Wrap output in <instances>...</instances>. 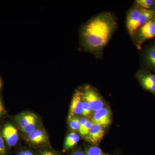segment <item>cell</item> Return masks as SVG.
Here are the masks:
<instances>
[{"label":"cell","mask_w":155,"mask_h":155,"mask_svg":"<svg viewBox=\"0 0 155 155\" xmlns=\"http://www.w3.org/2000/svg\"><path fill=\"white\" fill-rule=\"evenodd\" d=\"M117 27V19L111 12H103L93 17L81 28L84 48L97 58L101 57L103 50Z\"/></svg>","instance_id":"obj_1"},{"label":"cell","mask_w":155,"mask_h":155,"mask_svg":"<svg viewBox=\"0 0 155 155\" xmlns=\"http://www.w3.org/2000/svg\"><path fill=\"white\" fill-rule=\"evenodd\" d=\"M155 37V17L137 29L132 39L137 48L141 49L144 42Z\"/></svg>","instance_id":"obj_2"},{"label":"cell","mask_w":155,"mask_h":155,"mask_svg":"<svg viewBox=\"0 0 155 155\" xmlns=\"http://www.w3.org/2000/svg\"><path fill=\"white\" fill-rule=\"evenodd\" d=\"M84 101L89 104L93 112H96L105 107L103 98L95 89L90 85H86L82 91Z\"/></svg>","instance_id":"obj_3"},{"label":"cell","mask_w":155,"mask_h":155,"mask_svg":"<svg viewBox=\"0 0 155 155\" xmlns=\"http://www.w3.org/2000/svg\"><path fill=\"white\" fill-rule=\"evenodd\" d=\"M141 8L136 5L130 8L127 12L126 26L129 35L132 38L137 29V22Z\"/></svg>","instance_id":"obj_4"},{"label":"cell","mask_w":155,"mask_h":155,"mask_svg":"<svg viewBox=\"0 0 155 155\" xmlns=\"http://www.w3.org/2000/svg\"><path fill=\"white\" fill-rule=\"evenodd\" d=\"M91 121L94 124L99 125L104 128L109 126L112 122V113L110 108L104 107L94 112Z\"/></svg>","instance_id":"obj_5"},{"label":"cell","mask_w":155,"mask_h":155,"mask_svg":"<svg viewBox=\"0 0 155 155\" xmlns=\"http://www.w3.org/2000/svg\"><path fill=\"white\" fill-rule=\"evenodd\" d=\"M83 100L82 91L77 90L73 95L70 105L68 116V122L74 116L82 114Z\"/></svg>","instance_id":"obj_6"},{"label":"cell","mask_w":155,"mask_h":155,"mask_svg":"<svg viewBox=\"0 0 155 155\" xmlns=\"http://www.w3.org/2000/svg\"><path fill=\"white\" fill-rule=\"evenodd\" d=\"M137 77L143 87L147 90L155 93V75L141 70L137 74Z\"/></svg>","instance_id":"obj_7"},{"label":"cell","mask_w":155,"mask_h":155,"mask_svg":"<svg viewBox=\"0 0 155 155\" xmlns=\"http://www.w3.org/2000/svg\"><path fill=\"white\" fill-rule=\"evenodd\" d=\"M105 134L104 127L94 123L88 134L84 137L85 140L93 144H98L102 140Z\"/></svg>","instance_id":"obj_8"},{"label":"cell","mask_w":155,"mask_h":155,"mask_svg":"<svg viewBox=\"0 0 155 155\" xmlns=\"http://www.w3.org/2000/svg\"><path fill=\"white\" fill-rule=\"evenodd\" d=\"M2 134L9 146L13 147L17 144L18 140V131L13 125L10 124L6 125L3 129Z\"/></svg>","instance_id":"obj_9"},{"label":"cell","mask_w":155,"mask_h":155,"mask_svg":"<svg viewBox=\"0 0 155 155\" xmlns=\"http://www.w3.org/2000/svg\"><path fill=\"white\" fill-rule=\"evenodd\" d=\"M27 137L28 141L34 144H44L48 141L47 134L45 130L41 129H36L28 134Z\"/></svg>","instance_id":"obj_10"},{"label":"cell","mask_w":155,"mask_h":155,"mask_svg":"<svg viewBox=\"0 0 155 155\" xmlns=\"http://www.w3.org/2000/svg\"><path fill=\"white\" fill-rule=\"evenodd\" d=\"M155 17V11L152 9L141 8L140 14L137 22V29L144 25L146 23Z\"/></svg>","instance_id":"obj_11"},{"label":"cell","mask_w":155,"mask_h":155,"mask_svg":"<svg viewBox=\"0 0 155 155\" xmlns=\"http://www.w3.org/2000/svg\"><path fill=\"white\" fill-rule=\"evenodd\" d=\"M80 139V137L75 132H72L69 134L66 137L64 143L63 152H65L72 148L79 141Z\"/></svg>","instance_id":"obj_12"},{"label":"cell","mask_w":155,"mask_h":155,"mask_svg":"<svg viewBox=\"0 0 155 155\" xmlns=\"http://www.w3.org/2000/svg\"><path fill=\"white\" fill-rule=\"evenodd\" d=\"M144 61L148 67L155 69V45L150 48L145 53Z\"/></svg>","instance_id":"obj_13"},{"label":"cell","mask_w":155,"mask_h":155,"mask_svg":"<svg viewBox=\"0 0 155 155\" xmlns=\"http://www.w3.org/2000/svg\"><path fill=\"white\" fill-rule=\"evenodd\" d=\"M36 116L31 113H24L21 114L17 118L18 124L21 130L26 127L31 121L36 119Z\"/></svg>","instance_id":"obj_14"},{"label":"cell","mask_w":155,"mask_h":155,"mask_svg":"<svg viewBox=\"0 0 155 155\" xmlns=\"http://www.w3.org/2000/svg\"><path fill=\"white\" fill-rule=\"evenodd\" d=\"M80 126L79 132L82 136H86L88 134L92 126L94 124L92 121L89 120L86 118L82 117L80 119Z\"/></svg>","instance_id":"obj_15"},{"label":"cell","mask_w":155,"mask_h":155,"mask_svg":"<svg viewBox=\"0 0 155 155\" xmlns=\"http://www.w3.org/2000/svg\"><path fill=\"white\" fill-rule=\"evenodd\" d=\"M136 5L142 9H150L154 5L155 1L153 0H137Z\"/></svg>","instance_id":"obj_16"},{"label":"cell","mask_w":155,"mask_h":155,"mask_svg":"<svg viewBox=\"0 0 155 155\" xmlns=\"http://www.w3.org/2000/svg\"><path fill=\"white\" fill-rule=\"evenodd\" d=\"M86 155H109L105 153L97 146L89 147L86 151Z\"/></svg>","instance_id":"obj_17"},{"label":"cell","mask_w":155,"mask_h":155,"mask_svg":"<svg viewBox=\"0 0 155 155\" xmlns=\"http://www.w3.org/2000/svg\"><path fill=\"white\" fill-rule=\"evenodd\" d=\"M69 125L72 130H79L80 126V119L77 117L74 116L69 121Z\"/></svg>","instance_id":"obj_18"},{"label":"cell","mask_w":155,"mask_h":155,"mask_svg":"<svg viewBox=\"0 0 155 155\" xmlns=\"http://www.w3.org/2000/svg\"><path fill=\"white\" fill-rule=\"evenodd\" d=\"M36 125L37 118L31 121L26 127H24L22 130L25 133L29 134L36 129Z\"/></svg>","instance_id":"obj_19"},{"label":"cell","mask_w":155,"mask_h":155,"mask_svg":"<svg viewBox=\"0 0 155 155\" xmlns=\"http://www.w3.org/2000/svg\"><path fill=\"white\" fill-rule=\"evenodd\" d=\"M91 107L87 102L83 99V107H82V115L83 116H87L90 115L91 113Z\"/></svg>","instance_id":"obj_20"},{"label":"cell","mask_w":155,"mask_h":155,"mask_svg":"<svg viewBox=\"0 0 155 155\" xmlns=\"http://www.w3.org/2000/svg\"><path fill=\"white\" fill-rule=\"evenodd\" d=\"M6 150L5 143L2 137L0 132V155H4L5 154Z\"/></svg>","instance_id":"obj_21"},{"label":"cell","mask_w":155,"mask_h":155,"mask_svg":"<svg viewBox=\"0 0 155 155\" xmlns=\"http://www.w3.org/2000/svg\"><path fill=\"white\" fill-rule=\"evenodd\" d=\"M4 112H5V109H4V107H3L2 99L0 98V116L3 114Z\"/></svg>","instance_id":"obj_22"},{"label":"cell","mask_w":155,"mask_h":155,"mask_svg":"<svg viewBox=\"0 0 155 155\" xmlns=\"http://www.w3.org/2000/svg\"><path fill=\"white\" fill-rule=\"evenodd\" d=\"M71 155H86V153L80 150L75 151Z\"/></svg>","instance_id":"obj_23"},{"label":"cell","mask_w":155,"mask_h":155,"mask_svg":"<svg viewBox=\"0 0 155 155\" xmlns=\"http://www.w3.org/2000/svg\"><path fill=\"white\" fill-rule=\"evenodd\" d=\"M40 155H57L54 153L50 151H45L41 153Z\"/></svg>","instance_id":"obj_24"},{"label":"cell","mask_w":155,"mask_h":155,"mask_svg":"<svg viewBox=\"0 0 155 155\" xmlns=\"http://www.w3.org/2000/svg\"><path fill=\"white\" fill-rule=\"evenodd\" d=\"M26 155H34L30 151L28 150H26L25 151Z\"/></svg>","instance_id":"obj_25"},{"label":"cell","mask_w":155,"mask_h":155,"mask_svg":"<svg viewBox=\"0 0 155 155\" xmlns=\"http://www.w3.org/2000/svg\"><path fill=\"white\" fill-rule=\"evenodd\" d=\"M18 155H26V154H25V151H22L19 153Z\"/></svg>","instance_id":"obj_26"},{"label":"cell","mask_w":155,"mask_h":155,"mask_svg":"<svg viewBox=\"0 0 155 155\" xmlns=\"http://www.w3.org/2000/svg\"><path fill=\"white\" fill-rule=\"evenodd\" d=\"M2 81H1V78H0V89H1V88H2Z\"/></svg>","instance_id":"obj_27"}]
</instances>
